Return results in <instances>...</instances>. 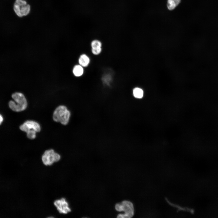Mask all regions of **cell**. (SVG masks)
<instances>
[{"instance_id":"9","label":"cell","mask_w":218,"mask_h":218,"mask_svg":"<svg viewBox=\"0 0 218 218\" xmlns=\"http://www.w3.org/2000/svg\"><path fill=\"white\" fill-rule=\"evenodd\" d=\"M74 75L76 77H80L82 76L84 73L83 67L79 65H75L73 70Z\"/></svg>"},{"instance_id":"10","label":"cell","mask_w":218,"mask_h":218,"mask_svg":"<svg viewBox=\"0 0 218 218\" xmlns=\"http://www.w3.org/2000/svg\"><path fill=\"white\" fill-rule=\"evenodd\" d=\"M144 92L143 90L140 88H135L133 90L134 96L137 98H141L143 97Z\"/></svg>"},{"instance_id":"14","label":"cell","mask_w":218,"mask_h":218,"mask_svg":"<svg viewBox=\"0 0 218 218\" xmlns=\"http://www.w3.org/2000/svg\"><path fill=\"white\" fill-rule=\"evenodd\" d=\"M102 51V48H91V51L92 53L94 55H98L100 54Z\"/></svg>"},{"instance_id":"6","label":"cell","mask_w":218,"mask_h":218,"mask_svg":"<svg viewBox=\"0 0 218 218\" xmlns=\"http://www.w3.org/2000/svg\"><path fill=\"white\" fill-rule=\"evenodd\" d=\"M20 129L26 133L30 130H34L36 132L41 130V127L37 122L32 121H27L20 127Z\"/></svg>"},{"instance_id":"5","label":"cell","mask_w":218,"mask_h":218,"mask_svg":"<svg viewBox=\"0 0 218 218\" xmlns=\"http://www.w3.org/2000/svg\"><path fill=\"white\" fill-rule=\"evenodd\" d=\"M61 158L60 155L54 152L53 149L46 150L42 156V160L46 166L51 165L54 162L58 161Z\"/></svg>"},{"instance_id":"1","label":"cell","mask_w":218,"mask_h":218,"mask_svg":"<svg viewBox=\"0 0 218 218\" xmlns=\"http://www.w3.org/2000/svg\"><path fill=\"white\" fill-rule=\"evenodd\" d=\"M12 97L17 103L12 101H10L8 103L10 108L12 111L16 112H20L24 111L27 108V103L26 99L21 93L16 92L12 95Z\"/></svg>"},{"instance_id":"13","label":"cell","mask_w":218,"mask_h":218,"mask_svg":"<svg viewBox=\"0 0 218 218\" xmlns=\"http://www.w3.org/2000/svg\"><path fill=\"white\" fill-rule=\"evenodd\" d=\"M180 1L181 0H167V4L171 6L177 7Z\"/></svg>"},{"instance_id":"7","label":"cell","mask_w":218,"mask_h":218,"mask_svg":"<svg viewBox=\"0 0 218 218\" xmlns=\"http://www.w3.org/2000/svg\"><path fill=\"white\" fill-rule=\"evenodd\" d=\"M54 205L60 213L67 214L71 211L68 202L64 198L56 200Z\"/></svg>"},{"instance_id":"2","label":"cell","mask_w":218,"mask_h":218,"mask_svg":"<svg viewBox=\"0 0 218 218\" xmlns=\"http://www.w3.org/2000/svg\"><path fill=\"white\" fill-rule=\"evenodd\" d=\"M115 209L118 211H123L124 214H119L117 218H130L133 217L134 213V209L133 203L130 201L124 200L121 203H117Z\"/></svg>"},{"instance_id":"3","label":"cell","mask_w":218,"mask_h":218,"mask_svg":"<svg viewBox=\"0 0 218 218\" xmlns=\"http://www.w3.org/2000/svg\"><path fill=\"white\" fill-rule=\"evenodd\" d=\"M70 117V112L67 107L60 105L57 107L54 111L53 118L55 121L66 125L68 123Z\"/></svg>"},{"instance_id":"12","label":"cell","mask_w":218,"mask_h":218,"mask_svg":"<svg viewBox=\"0 0 218 218\" xmlns=\"http://www.w3.org/2000/svg\"><path fill=\"white\" fill-rule=\"evenodd\" d=\"M36 132L34 130L29 131L27 133V137L30 139H35L36 137Z\"/></svg>"},{"instance_id":"15","label":"cell","mask_w":218,"mask_h":218,"mask_svg":"<svg viewBox=\"0 0 218 218\" xmlns=\"http://www.w3.org/2000/svg\"><path fill=\"white\" fill-rule=\"evenodd\" d=\"M3 118L2 115L0 114V125L2 123L3 121Z\"/></svg>"},{"instance_id":"11","label":"cell","mask_w":218,"mask_h":218,"mask_svg":"<svg viewBox=\"0 0 218 218\" xmlns=\"http://www.w3.org/2000/svg\"><path fill=\"white\" fill-rule=\"evenodd\" d=\"M91 48H102V44L99 40L95 39L92 41L91 43Z\"/></svg>"},{"instance_id":"4","label":"cell","mask_w":218,"mask_h":218,"mask_svg":"<svg viewBox=\"0 0 218 218\" xmlns=\"http://www.w3.org/2000/svg\"><path fill=\"white\" fill-rule=\"evenodd\" d=\"M14 10L19 17L28 15L30 12L31 7L24 0H16L13 6Z\"/></svg>"},{"instance_id":"8","label":"cell","mask_w":218,"mask_h":218,"mask_svg":"<svg viewBox=\"0 0 218 218\" xmlns=\"http://www.w3.org/2000/svg\"><path fill=\"white\" fill-rule=\"evenodd\" d=\"M90 58L85 54H83L81 55L78 59L79 64L83 67H87L90 64Z\"/></svg>"}]
</instances>
